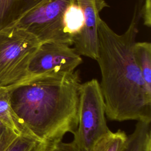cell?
Instances as JSON below:
<instances>
[{
	"mask_svg": "<svg viewBox=\"0 0 151 151\" xmlns=\"http://www.w3.org/2000/svg\"><path fill=\"white\" fill-rule=\"evenodd\" d=\"M143 0H137L127 29L115 32L100 17L97 25L100 83L110 120L151 122V91L143 80L134 55Z\"/></svg>",
	"mask_w": 151,
	"mask_h": 151,
	"instance_id": "cell-1",
	"label": "cell"
},
{
	"mask_svg": "<svg viewBox=\"0 0 151 151\" xmlns=\"http://www.w3.org/2000/svg\"><path fill=\"white\" fill-rule=\"evenodd\" d=\"M81 84L78 71L32 77L8 87L11 106L33 136L51 150L77 128Z\"/></svg>",
	"mask_w": 151,
	"mask_h": 151,
	"instance_id": "cell-2",
	"label": "cell"
},
{
	"mask_svg": "<svg viewBox=\"0 0 151 151\" xmlns=\"http://www.w3.org/2000/svg\"><path fill=\"white\" fill-rule=\"evenodd\" d=\"M40 44L34 35L16 25L0 31V87L25 78L30 60Z\"/></svg>",
	"mask_w": 151,
	"mask_h": 151,
	"instance_id": "cell-3",
	"label": "cell"
},
{
	"mask_svg": "<svg viewBox=\"0 0 151 151\" xmlns=\"http://www.w3.org/2000/svg\"><path fill=\"white\" fill-rule=\"evenodd\" d=\"M78 113L73 142L80 151H90L97 140L111 131L107 125L105 103L97 79L81 83Z\"/></svg>",
	"mask_w": 151,
	"mask_h": 151,
	"instance_id": "cell-4",
	"label": "cell"
},
{
	"mask_svg": "<svg viewBox=\"0 0 151 151\" xmlns=\"http://www.w3.org/2000/svg\"><path fill=\"white\" fill-rule=\"evenodd\" d=\"M70 0H44L15 25L34 35L40 43L73 45L64 25L65 13Z\"/></svg>",
	"mask_w": 151,
	"mask_h": 151,
	"instance_id": "cell-5",
	"label": "cell"
},
{
	"mask_svg": "<svg viewBox=\"0 0 151 151\" xmlns=\"http://www.w3.org/2000/svg\"><path fill=\"white\" fill-rule=\"evenodd\" d=\"M82 63L81 55L71 46L55 42L41 43L30 60L24 80L42 74L73 73Z\"/></svg>",
	"mask_w": 151,
	"mask_h": 151,
	"instance_id": "cell-6",
	"label": "cell"
},
{
	"mask_svg": "<svg viewBox=\"0 0 151 151\" xmlns=\"http://www.w3.org/2000/svg\"><path fill=\"white\" fill-rule=\"evenodd\" d=\"M83 15L84 25L73 41V48L80 55L96 60L97 25L100 12L109 5L105 0H76Z\"/></svg>",
	"mask_w": 151,
	"mask_h": 151,
	"instance_id": "cell-7",
	"label": "cell"
},
{
	"mask_svg": "<svg viewBox=\"0 0 151 151\" xmlns=\"http://www.w3.org/2000/svg\"><path fill=\"white\" fill-rule=\"evenodd\" d=\"M44 0H0V31L15 25Z\"/></svg>",
	"mask_w": 151,
	"mask_h": 151,
	"instance_id": "cell-8",
	"label": "cell"
},
{
	"mask_svg": "<svg viewBox=\"0 0 151 151\" xmlns=\"http://www.w3.org/2000/svg\"><path fill=\"white\" fill-rule=\"evenodd\" d=\"M0 120L5 126L14 131L18 136L36 139L12 109L10 103V90L8 87H0Z\"/></svg>",
	"mask_w": 151,
	"mask_h": 151,
	"instance_id": "cell-9",
	"label": "cell"
},
{
	"mask_svg": "<svg viewBox=\"0 0 151 151\" xmlns=\"http://www.w3.org/2000/svg\"><path fill=\"white\" fill-rule=\"evenodd\" d=\"M120 151H151L150 123L137 122Z\"/></svg>",
	"mask_w": 151,
	"mask_h": 151,
	"instance_id": "cell-10",
	"label": "cell"
},
{
	"mask_svg": "<svg viewBox=\"0 0 151 151\" xmlns=\"http://www.w3.org/2000/svg\"><path fill=\"white\" fill-rule=\"evenodd\" d=\"M134 55L147 89L151 91V44L149 42H136Z\"/></svg>",
	"mask_w": 151,
	"mask_h": 151,
	"instance_id": "cell-11",
	"label": "cell"
},
{
	"mask_svg": "<svg viewBox=\"0 0 151 151\" xmlns=\"http://www.w3.org/2000/svg\"><path fill=\"white\" fill-rule=\"evenodd\" d=\"M64 25L67 32L73 41L83 29V15L76 0H70L65 13Z\"/></svg>",
	"mask_w": 151,
	"mask_h": 151,
	"instance_id": "cell-12",
	"label": "cell"
},
{
	"mask_svg": "<svg viewBox=\"0 0 151 151\" xmlns=\"http://www.w3.org/2000/svg\"><path fill=\"white\" fill-rule=\"evenodd\" d=\"M127 137V135L122 130L110 131L97 140L90 151H120Z\"/></svg>",
	"mask_w": 151,
	"mask_h": 151,
	"instance_id": "cell-13",
	"label": "cell"
},
{
	"mask_svg": "<svg viewBox=\"0 0 151 151\" xmlns=\"http://www.w3.org/2000/svg\"><path fill=\"white\" fill-rule=\"evenodd\" d=\"M48 146L32 137L18 136L6 151H49Z\"/></svg>",
	"mask_w": 151,
	"mask_h": 151,
	"instance_id": "cell-14",
	"label": "cell"
},
{
	"mask_svg": "<svg viewBox=\"0 0 151 151\" xmlns=\"http://www.w3.org/2000/svg\"><path fill=\"white\" fill-rule=\"evenodd\" d=\"M18 136L11 129L6 126L0 127V151H6Z\"/></svg>",
	"mask_w": 151,
	"mask_h": 151,
	"instance_id": "cell-15",
	"label": "cell"
},
{
	"mask_svg": "<svg viewBox=\"0 0 151 151\" xmlns=\"http://www.w3.org/2000/svg\"><path fill=\"white\" fill-rule=\"evenodd\" d=\"M141 19L143 24L147 27L151 26V0H143L141 8Z\"/></svg>",
	"mask_w": 151,
	"mask_h": 151,
	"instance_id": "cell-16",
	"label": "cell"
},
{
	"mask_svg": "<svg viewBox=\"0 0 151 151\" xmlns=\"http://www.w3.org/2000/svg\"><path fill=\"white\" fill-rule=\"evenodd\" d=\"M51 151H80V150L73 141L68 143L61 141L56 144Z\"/></svg>",
	"mask_w": 151,
	"mask_h": 151,
	"instance_id": "cell-17",
	"label": "cell"
},
{
	"mask_svg": "<svg viewBox=\"0 0 151 151\" xmlns=\"http://www.w3.org/2000/svg\"><path fill=\"white\" fill-rule=\"evenodd\" d=\"M3 126H5L4 125V124L2 123V122L0 120V127H3Z\"/></svg>",
	"mask_w": 151,
	"mask_h": 151,
	"instance_id": "cell-18",
	"label": "cell"
},
{
	"mask_svg": "<svg viewBox=\"0 0 151 151\" xmlns=\"http://www.w3.org/2000/svg\"><path fill=\"white\" fill-rule=\"evenodd\" d=\"M49 151H51V150H49Z\"/></svg>",
	"mask_w": 151,
	"mask_h": 151,
	"instance_id": "cell-19",
	"label": "cell"
}]
</instances>
